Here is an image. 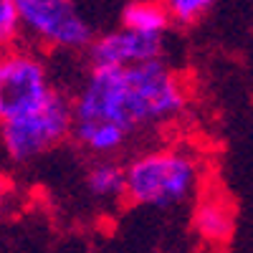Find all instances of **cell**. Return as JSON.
<instances>
[{
    "label": "cell",
    "mask_w": 253,
    "mask_h": 253,
    "mask_svg": "<svg viewBox=\"0 0 253 253\" xmlns=\"http://www.w3.org/2000/svg\"><path fill=\"white\" fill-rule=\"evenodd\" d=\"M187 107V86L165 61L132 69H89L74 96V124H101L132 139L177 119Z\"/></svg>",
    "instance_id": "obj_1"
},
{
    "label": "cell",
    "mask_w": 253,
    "mask_h": 253,
    "mask_svg": "<svg viewBox=\"0 0 253 253\" xmlns=\"http://www.w3.org/2000/svg\"><path fill=\"white\" fill-rule=\"evenodd\" d=\"M126 167L124 198L144 208H177L198 193L203 162L187 147H157L132 157Z\"/></svg>",
    "instance_id": "obj_2"
},
{
    "label": "cell",
    "mask_w": 253,
    "mask_h": 253,
    "mask_svg": "<svg viewBox=\"0 0 253 253\" xmlns=\"http://www.w3.org/2000/svg\"><path fill=\"white\" fill-rule=\"evenodd\" d=\"M74 137V96L58 89L20 119L0 124V144L10 162L28 165Z\"/></svg>",
    "instance_id": "obj_3"
},
{
    "label": "cell",
    "mask_w": 253,
    "mask_h": 253,
    "mask_svg": "<svg viewBox=\"0 0 253 253\" xmlns=\"http://www.w3.org/2000/svg\"><path fill=\"white\" fill-rule=\"evenodd\" d=\"M53 91V84L41 53L18 43L0 53V124L36 112Z\"/></svg>",
    "instance_id": "obj_4"
},
{
    "label": "cell",
    "mask_w": 253,
    "mask_h": 253,
    "mask_svg": "<svg viewBox=\"0 0 253 253\" xmlns=\"http://www.w3.org/2000/svg\"><path fill=\"white\" fill-rule=\"evenodd\" d=\"M23 33L43 48L89 51L96 41L91 23L71 0H18Z\"/></svg>",
    "instance_id": "obj_5"
},
{
    "label": "cell",
    "mask_w": 253,
    "mask_h": 253,
    "mask_svg": "<svg viewBox=\"0 0 253 253\" xmlns=\"http://www.w3.org/2000/svg\"><path fill=\"white\" fill-rule=\"evenodd\" d=\"M162 48L165 38L117 28L96 36L89 48V63L91 69H132L142 63L162 61Z\"/></svg>",
    "instance_id": "obj_6"
},
{
    "label": "cell",
    "mask_w": 253,
    "mask_h": 253,
    "mask_svg": "<svg viewBox=\"0 0 253 253\" xmlns=\"http://www.w3.org/2000/svg\"><path fill=\"white\" fill-rule=\"evenodd\" d=\"M193 225L200 233V238H205L208 243H223L233 233V208L228 205V200L215 198V195H205L200 198L195 215H193Z\"/></svg>",
    "instance_id": "obj_7"
},
{
    "label": "cell",
    "mask_w": 253,
    "mask_h": 253,
    "mask_svg": "<svg viewBox=\"0 0 253 253\" xmlns=\"http://www.w3.org/2000/svg\"><path fill=\"white\" fill-rule=\"evenodd\" d=\"M119 18H122V28L142 33V36H157V38H165L167 28L172 26L167 5L165 3H152V0L126 3L122 8Z\"/></svg>",
    "instance_id": "obj_8"
},
{
    "label": "cell",
    "mask_w": 253,
    "mask_h": 253,
    "mask_svg": "<svg viewBox=\"0 0 253 253\" xmlns=\"http://www.w3.org/2000/svg\"><path fill=\"white\" fill-rule=\"evenodd\" d=\"M86 190L94 198L117 200L126 190V167L117 160H94L86 170Z\"/></svg>",
    "instance_id": "obj_9"
},
{
    "label": "cell",
    "mask_w": 253,
    "mask_h": 253,
    "mask_svg": "<svg viewBox=\"0 0 253 253\" xmlns=\"http://www.w3.org/2000/svg\"><path fill=\"white\" fill-rule=\"evenodd\" d=\"M23 20H20L18 0H0V53H5L20 43Z\"/></svg>",
    "instance_id": "obj_10"
},
{
    "label": "cell",
    "mask_w": 253,
    "mask_h": 253,
    "mask_svg": "<svg viewBox=\"0 0 253 253\" xmlns=\"http://www.w3.org/2000/svg\"><path fill=\"white\" fill-rule=\"evenodd\" d=\"M165 5H167V13H170L172 26H182V28L200 23V20L213 10L210 0H170V3H165Z\"/></svg>",
    "instance_id": "obj_11"
},
{
    "label": "cell",
    "mask_w": 253,
    "mask_h": 253,
    "mask_svg": "<svg viewBox=\"0 0 253 253\" xmlns=\"http://www.w3.org/2000/svg\"><path fill=\"white\" fill-rule=\"evenodd\" d=\"M10 198H13V182L8 180L5 172H0V215H3L5 210H8Z\"/></svg>",
    "instance_id": "obj_12"
}]
</instances>
